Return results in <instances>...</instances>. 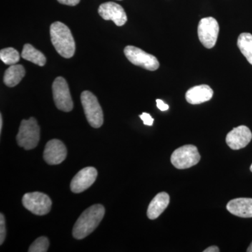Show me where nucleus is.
<instances>
[{
  "mask_svg": "<svg viewBox=\"0 0 252 252\" xmlns=\"http://www.w3.org/2000/svg\"><path fill=\"white\" fill-rule=\"evenodd\" d=\"M97 177V171L94 167H87L82 169L74 176L70 184L73 193H79L90 188Z\"/></svg>",
  "mask_w": 252,
  "mask_h": 252,
  "instance_id": "9d476101",
  "label": "nucleus"
},
{
  "mask_svg": "<svg viewBox=\"0 0 252 252\" xmlns=\"http://www.w3.org/2000/svg\"><path fill=\"white\" fill-rule=\"evenodd\" d=\"M200 155L195 146L189 144L176 149L171 156V162L176 168L183 170L198 164Z\"/></svg>",
  "mask_w": 252,
  "mask_h": 252,
  "instance_id": "39448f33",
  "label": "nucleus"
},
{
  "mask_svg": "<svg viewBox=\"0 0 252 252\" xmlns=\"http://www.w3.org/2000/svg\"><path fill=\"white\" fill-rule=\"evenodd\" d=\"M6 230L4 216L3 214L0 215V245H2L6 238Z\"/></svg>",
  "mask_w": 252,
  "mask_h": 252,
  "instance_id": "4be33fe9",
  "label": "nucleus"
},
{
  "mask_svg": "<svg viewBox=\"0 0 252 252\" xmlns=\"http://www.w3.org/2000/svg\"><path fill=\"white\" fill-rule=\"evenodd\" d=\"M22 203L25 208L38 216L49 213L52 206L51 198L40 192L28 193L23 195Z\"/></svg>",
  "mask_w": 252,
  "mask_h": 252,
  "instance_id": "423d86ee",
  "label": "nucleus"
},
{
  "mask_svg": "<svg viewBox=\"0 0 252 252\" xmlns=\"http://www.w3.org/2000/svg\"><path fill=\"white\" fill-rule=\"evenodd\" d=\"M252 133L250 129L245 126L235 127L226 136V144L233 150L245 148L251 142Z\"/></svg>",
  "mask_w": 252,
  "mask_h": 252,
  "instance_id": "f8f14e48",
  "label": "nucleus"
},
{
  "mask_svg": "<svg viewBox=\"0 0 252 252\" xmlns=\"http://www.w3.org/2000/svg\"><path fill=\"white\" fill-rule=\"evenodd\" d=\"M157 104L158 108L160 109V111H162V112L167 111L169 109L168 104H165L161 99H157Z\"/></svg>",
  "mask_w": 252,
  "mask_h": 252,
  "instance_id": "393cba45",
  "label": "nucleus"
},
{
  "mask_svg": "<svg viewBox=\"0 0 252 252\" xmlns=\"http://www.w3.org/2000/svg\"><path fill=\"white\" fill-rule=\"evenodd\" d=\"M0 59L7 65H14L19 62V53L14 48H6L0 51Z\"/></svg>",
  "mask_w": 252,
  "mask_h": 252,
  "instance_id": "aec40b11",
  "label": "nucleus"
},
{
  "mask_svg": "<svg viewBox=\"0 0 252 252\" xmlns=\"http://www.w3.org/2000/svg\"><path fill=\"white\" fill-rule=\"evenodd\" d=\"M105 214L102 205L97 204L86 209L81 214L73 228L72 235L77 240H82L94 231L98 226Z\"/></svg>",
  "mask_w": 252,
  "mask_h": 252,
  "instance_id": "f257e3e1",
  "label": "nucleus"
},
{
  "mask_svg": "<svg viewBox=\"0 0 252 252\" xmlns=\"http://www.w3.org/2000/svg\"><path fill=\"white\" fill-rule=\"evenodd\" d=\"M204 252H219L220 249L217 246H211L210 248H207L206 250H204Z\"/></svg>",
  "mask_w": 252,
  "mask_h": 252,
  "instance_id": "a878e982",
  "label": "nucleus"
},
{
  "mask_svg": "<svg viewBox=\"0 0 252 252\" xmlns=\"http://www.w3.org/2000/svg\"><path fill=\"white\" fill-rule=\"evenodd\" d=\"M238 46L248 62L252 64V34L247 32L240 34L238 39Z\"/></svg>",
  "mask_w": 252,
  "mask_h": 252,
  "instance_id": "6ab92c4d",
  "label": "nucleus"
},
{
  "mask_svg": "<svg viewBox=\"0 0 252 252\" xmlns=\"http://www.w3.org/2000/svg\"><path fill=\"white\" fill-rule=\"evenodd\" d=\"M49 247V239L46 237H39L36 239L31 247L28 252H46L48 251Z\"/></svg>",
  "mask_w": 252,
  "mask_h": 252,
  "instance_id": "412c9836",
  "label": "nucleus"
},
{
  "mask_svg": "<svg viewBox=\"0 0 252 252\" xmlns=\"http://www.w3.org/2000/svg\"><path fill=\"white\" fill-rule=\"evenodd\" d=\"M26 75V69L21 64L11 65L4 73V83L8 87L17 86Z\"/></svg>",
  "mask_w": 252,
  "mask_h": 252,
  "instance_id": "f3484780",
  "label": "nucleus"
},
{
  "mask_svg": "<svg viewBox=\"0 0 252 252\" xmlns=\"http://www.w3.org/2000/svg\"><path fill=\"white\" fill-rule=\"evenodd\" d=\"M124 54L131 63L147 70H157L160 66L158 61L155 56L147 54L143 50L135 46H126L124 49Z\"/></svg>",
  "mask_w": 252,
  "mask_h": 252,
  "instance_id": "0eeeda50",
  "label": "nucleus"
},
{
  "mask_svg": "<svg viewBox=\"0 0 252 252\" xmlns=\"http://www.w3.org/2000/svg\"><path fill=\"white\" fill-rule=\"evenodd\" d=\"M67 149L61 140H50L46 144L44 152V158L49 165H59L65 160Z\"/></svg>",
  "mask_w": 252,
  "mask_h": 252,
  "instance_id": "ddd939ff",
  "label": "nucleus"
},
{
  "mask_svg": "<svg viewBox=\"0 0 252 252\" xmlns=\"http://www.w3.org/2000/svg\"><path fill=\"white\" fill-rule=\"evenodd\" d=\"M52 89L54 100L57 108L63 112H71L74 104L65 79L61 77L56 78L53 83Z\"/></svg>",
  "mask_w": 252,
  "mask_h": 252,
  "instance_id": "6e6552de",
  "label": "nucleus"
},
{
  "mask_svg": "<svg viewBox=\"0 0 252 252\" xmlns=\"http://www.w3.org/2000/svg\"><path fill=\"white\" fill-rule=\"evenodd\" d=\"M40 140V127L34 118L23 120L20 126L16 140L18 146L26 150L35 148Z\"/></svg>",
  "mask_w": 252,
  "mask_h": 252,
  "instance_id": "7ed1b4c3",
  "label": "nucleus"
},
{
  "mask_svg": "<svg viewBox=\"0 0 252 252\" xmlns=\"http://www.w3.org/2000/svg\"><path fill=\"white\" fill-rule=\"evenodd\" d=\"M250 170H251V171L252 172V164L251 167H250Z\"/></svg>",
  "mask_w": 252,
  "mask_h": 252,
  "instance_id": "c85d7f7f",
  "label": "nucleus"
},
{
  "mask_svg": "<svg viewBox=\"0 0 252 252\" xmlns=\"http://www.w3.org/2000/svg\"><path fill=\"white\" fill-rule=\"evenodd\" d=\"M98 14L106 21H112L117 26H123L127 22L125 10L121 5L113 1L104 3L99 6Z\"/></svg>",
  "mask_w": 252,
  "mask_h": 252,
  "instance_id": "9b49d317",
  "label": "nucleus"
},
{
  "mask_svg": "<svg viewBox=\"0 0 252 252\" xmlns=\"http://www.w3.org/2000/svg\"><path fill=\"white\" fill-rule=\"evenodd\" d=\"M213 90L207 85L194 86L189 89L186 94V99L189 103L199 104L207 102L213 96Z\"/></svg>",
  "mask_w": 252,
  "mask_h": 252,
  "instance_id": "2eb2a0df",
  "label": "nucleus"
},
{
  "mask_svg": "<svg viewBox=\"0 0 252 252\" xmlns=\"http://www.w3.org/2000/svg\"><path fill=\"white\" fill-rule=\"evenodd\" d=\"M81 102L89 124L94 128L100 127L104 122L103 112L95 95L90 91H84L81 94Z\"/></svg>",
  "mask_w": 252,
  "mask_h": 252,
  "instance_id": "20e7f679",
  "label": "nucleus"
},
{
  "mask_svg": "<svg viewBox=\"0 0 252 252\" xmlns=\"http://www.w3.org/2000/svg\"><path fill=\"white\" fill-rule=\"evenodd\" d=\"M60 4L67 5V6H76L80 2L81 0H57Z\"/></svg>",
  "mask_w": 252,
  "mask_h": 252,
  "instance_id": "b1692460",
  "label": "nucleus"
},
{
  "mask_svg": "<svg viewBox=\"0 0 252 252\" xmlns=\"http://www.w3.org/2000/svg\"><path fill=\"white\" fill-rule=\"evenodd\" d=\"M140 119H142L144 125L152 126L153 125L154 119L152 117V116L147 113H142L140 115Z\"/></svg>",
  "mask_w": 252,
  "mask_h": 252,
  "instance_id": "5701e85b",
  "label": "nucleus"
},
{
  "mask_svg": "<svg viewBox=\"0 0 252 252\" xmlns=\"http://www.w3.org/2000/svg\"><path fill=\"white\" fill-rule=\"evenodd\" d=\"M51 42L55 49L64 59H70L76 50L75 41L70 30L61 22H55L50 27Z\"/></svg>",
  "mask_w": 252,
  "mask_h": 252,
  "instance_id": "f03ea898",
  "label": "nucleus"
},
{
  "mask_svg": "<svg viewBox=\"0 0 252 252\" xmlns=\"http://www.w3.org/2000/svg\"><path fill=\"white\" fill-rule=\"evenodd\" d=\"M247 252H252V243H251V245H250V247H249L248 250H247Z\"/></svg>",
  "mask_w": 252,
  "mask_h": 252,
  "instance_id": "cd10ccee",
  "label": "nucleus"
},
{
  "mask_svg": "<svg viewBox=\"0 0 252 252\" xmlns=\"http://www.w3.org/2000/svg\"><path fill=\"white\" fill-rule=\"evenodd\" d=\"M170 203V195L165 192L158 193L149 204L147 217L149 220H156L164 212Z\"/></svg>",
  "mask_w": 252,
  "mask_h": 252,
  "instance_id": "dca6fc26",
  "label": "nucleus"
},
{
  "mask_svg": "<svg viewBox=\"0 0 252 252\" xmlns=\"http://www.w3.org/2000/svg\"><path fill=\"white\" fill-rule=\"evenodd\" d=\"M2 126H3L2 116H1V114H0V132H1V130H2Z\"/></svg>",
  "mask_w": 252,
  "mask_h": 252,
  "instance_id": "bb28decb",
  "label": "nucleus"
},
{
  "mask_svg": "<svg viewBox=\"0 0 252 252\" xmlns=\"http://www.w3.org/2000/svg\"><path fill=\"white\" fill-rule=\"evenodd\" d=\"M220 32V26L215 18H204L199 22L198 38L207 49H212L216 44Z\"/></svg>",
  "mask_w": 252,
  "mask_h": 252,
  "instance_id": "1a4fd4ad",
  "label": "nucleus"
},
{
  "mask_svg": "<svg viewBox=\"0 0 252 252\" xmlns=\"http://www.w3.org/2000/svg\"><path fill=\"white\" fill-rule=\"evenodd\" d=\"M227 210L232 215L243 218L252 217V198H235L228 202Z\"/></svg>",
  "mask_w": 252,
  "mask_h": 252,
  "instance_id": "4468645a",
  "label": "nucleus"
},
{
  "mask_svg": "<svg viewBox=\"0 0 252 252\" xmlns=\"http://www.w3.org/2000/svg\"><path fill=\"white\" fill-rule=\"evenodd\" d=\"M21 56L23 59L41 66V67L45 65L46 63L45 56L40 51L36 50L31 44H25L22 53H21Z\"/></svg>",
  "mask_w": 252,
  "mask_h": 252,
  "instance_id": "a211bd4d",
  "label": "nucleus"
}]
</instances>
